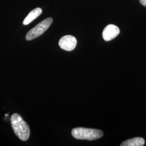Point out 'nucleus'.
Listing matches in <instances>:
<instances>
[{"instance_id":"1","label":"nucleus","mask_w":146,"mask_h":146,"mask_svg":"<svg viewBox=\"0 0 146 146\" xmlns=\"http://www.w3.org/2000/svg\"><path fill=\"white\" fill-rule=\"evenodd\" d=\"M11 124L14 131L20 140L27 141L30 136V128L22 117L15 113L11 116Z\"/></svg>"},{"instance_id":"2","label":"nucleus","mask_w":146,"mask_h":146,"mask_svg":"<svg viewBox=\"0 0 146 146\" xmlns=\"http://www.w3.org/2000/svg\"><path fill=\"white\" fill-rule=\"evenodd\" d=\"M73 137L78 140H87L92 141L99 139L104 135L102 131L99 129L78 127L74 128L72 131Z\"/></svg>"},{"instance_id":"3","label":"nucleus","mask_w":146,"mask_h":146,"mask_svg":"<svg viewBox=\"0 0 146 146\" xmlns=\"http://www.w3.org/2000/svg\"><path fill=\"white\" fill-rule=\"evenodd\" d=\"M52 22V19L51 17L47 18L41 22L28 31L26 37L27 40L31 41L41 36L49 28Z\"/></svg>"},{"instance_id":"4","label":"nucleus","mask_w":146,"mask_h":146,"mask_svg":"<svg viewBox=\"0 0 146 146\" xmlns=\"http://www.w3.org/2000/svg\"><path fill=\"white\" fill-rule=\"evenodd\" d=\"M58 44L61 49L70 52L75 48L77 44V40L73 36L66 35L60 40Z\"/></svg>"},{"instance_id":"5","label":"nucleus","mask_w":146,"mask_h":146,"mask_svg":"<svg viewBox=\"0 0 146 146\" xmlns=\"http://www.w3.org/2000/svg\"><path fill=\"white\" fill-rule=\"evenodd\" d=\"M120 33L119 27L114 25H109L106 27L102 33L104 41H110L115 38Z\"/></svg>"},{"instance_id":"6","label":"nucleus","mask_w":146,"mask_h":146,"mask_svg":"<svg viewBox=\"0 0 146 146\" xmlns=\"http://www.w3.org/2000/svg\"><path fill=\"white\" fill-rule=\"evenodd\" d=\"M42 10L40 8H36L34 10L31 11L24 20L23 22V24L24 25H29L32 21L35 20L40 15L42 14Z\"/></svg>"},{"instance_id":"7","label":"nucleus","mask_w":146,"mask_h":146,"mask_svg":"<svg viewBox=\"0 0 146 146\" xmlns=\"http://www.w3.org/2000/svg\"><path fill=\"white\" fill-rule=\"evenodd\" d=\"M145 143V140L140 137H134L123 142L121 146H143Z\"/></svg>"},{"instance_id":"8","label":"nucleus","mask_w":146,"mask_h":146,"mask_svg":"<svg viewBox=\"0 0 146 146\" xmlns=\"http://www.w3.org/2000/svg\"><path fill=\"white\" fill-rule=\"evenodd\" d=\"M139 1L142 5L146 7V0H139Z\"/></svg>"}]
</instances>
